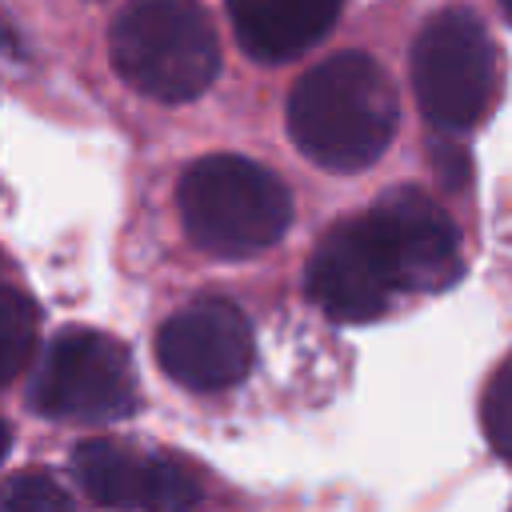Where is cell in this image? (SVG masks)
I'll return each mask as SVG.
<instances>
[{
    "label": "cell",
    "instance_id": "obj_1",
    "mask_svg": "<svg viewBox=\"0 0 512 512\" xmlns=\"http://www.w3.org/2000/svg\"><path fill=\"white\" fill-rule=\"evenodd\" d=\"M396 88L364 52H336L308 68L288 96L292 144L328 172L368 168L396 132Z\"/></svg>",
    "mask_w": 512,
    "mask_h": 512
},
{
    "label": "cell",
    "instance_id": "obj_2",
    "mask_svg": "<svg viewBox=\"0 0 512 512\" xmlns=\"http://www.w3.org/2000/svg\"><path fill=\"white\" fill-rule=\"evenodd\" d=\"M176 204L188 240L220 260L264 252L292 224V196L280 176L228 152L192 160L180 176Z\"/></svg>",
    "mask_w": 512,
    "mask_h": 512
},
{
    "label": "cell",
    "instance_id": "obj_3",
    "mask_svg": "<svg viewBox=\"0 0 512 512\" xmlns=\"http://www.w3.org/2000/svg\"><path fill=\"white\" fill-rule=\"evenodd\" d=\"M108 48L124 84L164 104L196 100L220 72V40L200 0H128Z\"/></svg>",
    "mask_w": 512,
    "mask_h": 512
},
{
    "label": "cell",
    "instance_id": "obj_4",
    "mask_svg": "<svg viewBox=\"0 0 512 512\" xmlns=\"http://www.w3.org/2000/svg\"><path fill=\"white\" fill-rule=\"evenodd\" d=\"M500 52L472 8L436 12L412 44V92L436 132L472 128L496 96Z\"/></svg>",
    "mask_w": 512,
    "mask_h": 512
},
{
    "label": "cell",
    "instance_id": "obj_5",
    "mask_svg": "<svg viewBox=\"0 0 512 512\" xmlns=\"http://www.w3.org/2000/svg\"><path fill=\"white\" fill-rule=\"evenodd\" d=\"M136 368L120 340L92 328H64L28 388V404L48 420L112 424L136 412Z\"/></svg>",
    "mask_w": 512,
    "mask_h": 512
},
{
    "label": "cell",
    "instance_id": "obj_6",
    "mask_svg": "<svg viewBox=\"0 0 512 512\" xmlns=\"http://www.w3.org/2000/svg\"><path fill=\"white\" fill-rule=\"evenodd\" d=\"M356 224L396 296L440 292L464 268L452 216L416 188L384 192L364 216H356Z\"/></svg>",
    "mask_w": 512,
    "mask_h": 512
},
{
    "label": "cell",
    "instance_id": "obj_7",
    "mask_svg": "<svg viewBox=\"0 0 512 512\" xmlns=\"http://www.w3.org/2000/svg\"><path fill=\"white\" fill-rule=\"evenodd\" d=\"M256 340L248 316L228 300H192L156 332L160 368L188 392H224L252 372Z\"/></svg>",
    "mask_w": 512,
    "mask_h": 512
},
{
    "label": "cell",
    "instance_id": "obj_8",
    "mask_svg": "<svg viewBox=\"0 0 512 512\" xmlns=\"http://www.w3.org/2000/svg\"><path fill=\"white\" fill-rule=\"evenodd\" d=\"M72 472L88 500L104 508H184L200 500L196 480L156 452L116 440H88L72 452Z\"/></svg>",
    "mask_w": 512,
    "mask_h": 512
},
{
    "label": "cell",
    "instance_id": "obj_9",
    "mask_svg": "<svg viewBox=\"0 0 512 512\" xmlns=\"http://www.w3.org/2000/svg\"><path fill=\"white\" fill-rule=\"evenodd\" d=\"M308 300L336 324H368L388 312L396 292L388 288L384 272L376 268L364 232L356 220L336 224L312 252L308 276H304Z\"/></svg>",
    "mask_w": 512,
    "mask_h": 512
},
{
    "label": "cell",
    "instance_id": "obj_10",
    "mask_svg": "<svg viewBox=\"0 0 512 512\" xmlns=\"http://www.w3.org/2000/svg\"><path fill=\"white\" fill-rule=\"evenodd\" d=\"M344 0H228V20L252 60L284 64L328 36Z\"/></svg>",
    "mask_w": 512,
    "mask_h": 512
},
{
    "label": "cell",
    "instance_id": "obj_11",
    "mask_svg": "<svg viewBox=\"0 0 512 512\" xmlns=\"http://www.w3.org/2000/svg\"><path fill=\"white\" fill-rule=\"evenodd\" d=\"M40 308L20 288H0V388L12 384L36 352Z\"/></svg>",
    "mask_w": 512,
    "mask_h": 512
},
{
    "label": "cell",
    "instance_id": "obj_12",
    "mask_svg": "<svg viewBox=\"0 0 512 512\" xmlns=\"http://www.w3.org/2000/svg\"><path fill=\"white\" fill-rule=\"evenodd\" d=\"M480 428L492 452L512 464V356L488 376V388L480 400Z\"/></svg>",
    "mask_w": 512,
    "mask_h": 512
},
{
    "label": "cell",
    "instance_id": "obj_13",
    "mask_svg": "<svg viewBox=\"0 0 512 512\" xmlns=\"http://www.w3.org/2000/svg\"><path fill=\"white\" fill-rule=\"evenodd\" d=\"M68 504L72 496L48 472H20L0 484V508L8 512H48V508H68Z\"/></svg>",
    "mask_w": 512,
    "mask_h": 512
},
{
    "label": "cell",
    "instance_id": "obj_14",
    "mask_svg": "<svg viewBox=\"0 0 512 512\" xmlns=\"http://www.w3.org/2000/svg\"><path fill=\"white\" fill-rule=\"evenodd\" d=\"M432 156H436V168H444L448 184H464V176H468V156H464L460 144L436 140V144H432Z\"/></svg>",
    "mask_w": 512,
    "mask_h": 512
},
{
    "label": "cell",
    "instance_id": "obj_15",
    "mask_svg": "<svg viewBox=\"0 0 512 512\" xmlns=\"http://www.w3.org/2000/svg\"><path fill=\"white\" fill-rule=\"evenodd\" d=\"M8 448H12V428H8L4 420H0V460L8 456Z\"/></svg>",
    "mask_w": 512,
    "mask_h": 512
},
{
    "label": "cell",
    "instance_id": "obj_16",
    "mask_svg": "<svg viewBox=\"0 0 512 512\" xmlns=\"http://www.w3.org/2000/svg\"><path fill=\"white\" fill-rule=\"evenodd\" d=\"M500 8H504V16L512 20V0H500Z\"/></svg>",
    "mask_w": 512,
    "mask_h": 512
}]
</instances>
